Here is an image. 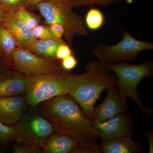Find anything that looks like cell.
Segmentation results:
<instances>
[{
  "mask_svg": "<svg viewBox=\"0 0 153 153\" xmlns=\"http://www.w3.org/2000/svg\"><path fill=\"white\" fill-rule=\"evenodd\" d=\"M0 25L7 28L13 35L19 47L27 49L37 38L33 30L26 27L17 17L14 9L6 12Z\"/></svg>",
  "mask_w": 153,
  "mask_h": 153,
  "instance_id": "obj_11",
  "label": "cell"
},
{
  "mask_svg": "<svg viewBox=\"0 0 153 153\" xmlns=\"http://www.w3.org/2000/svg\"><path fill=\"white\" fill-rule=\"evenodd\" d=\"M14 126L8 125L0 121V144L7 146L15 141Z\"/></svg>",
  "mask_w": 153,
  "mask_h": 153,
  "instance_id": "obj_20",
  "label": "cell"
},
{
  "mask_svg": "<svg viewBox=\"0 0 153 153\" xmlns=\"http://www.w3.org/2000/svg\"><path fill=\"white\" fill-rule=\"evenodd\" d=\"M10 9L9 7L5 5L0 4V23L4 15L8 10Z\"/></svg>",
  "mask_w": 153,
  "mask_h": 153,
  "instance_id": "obj_30",
  "label": "cell"
},
{
  "mask_svg": "<svg viewBox=\"0 0 153 153\" xmlns=\"http://www.w3.org/2000/svg\"><path fill=\"white\" fill-rule=\"evenodd\" d=\"M14 139L18 143L44 149L49 138L55 132L53 126L36 107L25 111L14 126Z\"/></svg>",
  "mask_w": 153,
  "mask_h": 153,
  "instance_id": "obj_7",
  "label": "cell"
},
{
  "mask_svg": "<svg viewBox=\"0 0 153 153\" xmlns=\"http://www.w3.org/2000/svg\"><path fill=\"white\" fill-rule=\"evenodd\" d=\"M106 97L94 110L92 121H105L124 113L128 108L127 98L115 86L108 89Z\"/></svg>",
  "mask_w": 153,
  "mask_h": 153,
  "instance_id": "obj_10",
  "label": "cell"
},
{
  "mask_svg": "<svg viewBox=\"0 0 153 153\" xmlns=\"http://www.w3.org/2000/svg\"><path fill=\"white\" fill-rule=\"evenodd\" d=\"M2 68V63H1V62H0V71L1 70Z\"/></svg>",
  "mask_w": 153,
  "mask_h": 153,
  "instance_id": "obj_32",
  "label": "cell"
},
{
  "mask_svg": "<svg viewBox=\"0 0 153 153\" xmlns=\"http://www.w3.org/2000/svg\"><path fill=\"white\" fill-rule=\"evenodd\" d=\"M121 30L123 38L117 44L108 46L100 43L92 50L97 60L105 66L134 61L140 52L153 49V43L140 41L123 28Z\"/></svg>",
  "mask_w": 153,
  "mask_h": 153,
  "instance_id": "obj_6",
  "label": "cell"
},
{
  "mask_svg": "<svg viewBox=\"0 0 153 153\" xmlns=\"http://www.w3.org/2000/svg\"><path fill=\"white\" fill-rule=\"evenodd\" d=\"M29 82V76L20 72L7 71L0 73V98L24 95Z\"/></svg>",
  "mask_w": 153,
  "mask_h": 153,
  "instance_id": "obj_13",
  "label": "cell"
},
{
  "mask_svg": "<svg viewBox=\"0 0 153 153\" xmlns=\"http://www.w3.org/2000/svg\"><path fill=\"white\" fill-rule=\"evenodd\" d=\"M13 66L19 72L27 76L63 70L60 60L40 57L23 47L16 48L13 53Z\"/></svg>",
  "mask_w": 153,
  "mask_h": 153,
  "instance_id": "obj_8",
  "label": "cell"
},
{
  "mask_svg": "<svg viewBox=\"0 0 153 153\" xmlns=\"http://www.w3.org/2000/svg\"><path fill=\"white\" fill-rule=\"evenodd\" d=\"M122 0H68L72 8L94 5L108 6Z\"/></svg>",
  "mask_w": 153,
  "mask_h": 153,
  "instance_id": "obj_21",
  "label": "cell"
},
{
  "mask_svg": "<svg viewBox=\"0 0 153 153\" xmlns=\"http://www.w3.org/2000/svg\"><path fill=\"white\" fill-rule=\"evenodd\" d=\"M14 10L18 19L27 27L32 30L39 25L40 21L38 17L27 10L25 7L19 8Z\"/></svg>",
  "mask_w": 153,
  "mask_h": 153,
  "instance_id": "obj_19",
  "label": "cell"
},
{
  "mask_svg": "<svg viewBox=\"0 0 153 153\" xmlns=\"http://www.w3.org/2000/svg\"><path fill=\"white\" fill-rule=\"evenodd\" d=\"M18 47V43L13 35L0 25V57L6 64L13 65V54Z\"/></svg>",
  "mask_w": 153,
  "mask_h": 153,
  "instance_id": "obj_16",
  "label": "cell"
},
{
  "mask_svg": "<svg viewBox=\"0 0 153 153\" xmlns=\"http://www.w3.org/2000/svg\"><path fill=\"white\" fill-rule=\"evenodd\" d=\"M84 69L83 74H69L68 94L92 121L96 102L102 91L115 86L116 76L97 60L90 61Z\"/></svg>",
  "mask_w": 153,
  "mask_h": 153,
  "instance_id": "obj_2",
  "label": "cell"
},
{
  "mask_svg": "<svg viewBox=\"0 0 153 153\" xmlns=\"http://www.w3.org/2000/svg\"><path fill=\"white\" fill-rule=\"evenodd\" d=\"M147 137L148 142L149 145V153H153V132L152 131H148L147 134Z\"/></svg>",
  "mask_w": 153,
  "mask_h": 153,
  "instance_id": "obj_29",
  "label": "cell"
},
{
  "mask_svg": "<svg viewBox=\"0 0 153 153\" xmlns=\"http://www.w3.org/2000/svg\"><path fill=\"white\" fill-rule=\"evenodd\" d=\"M46 0H26L27 6H33L38 4L39 3Z\"/></svg>",
  "mask_w": 153,
  "mask_h": 153,
  "instance_id": "obj_31",
  "label": "cell"
},
{
  "mask_svg": "<svg viewBox=\"0 0 153 153\" xmlns=\"http://www.w3.org/2000/svg\"><path fill=\"white\" fill-rule=\"evenodd\" d=\"M73 153H100L99 145L77 143Z\"/></svg>",
  "mask_w": 153,
  "mask_h": 153,
  "instance_id": "obj_24",
  "label": "cell"
},
{
  "mask_svg": "<svg viewBox=\"0 0 153 153\" xmlns=\"http://www.w3.org/2000/svg\"><path fill=\"white\" fill-rule=\"evenodd\" d=\"M37 108L52 124L55 133L70 137L79 143L96 144L92 121L86 117L70 95L55 97L41 102Z\"/></svg>",
  "mask_w": 153,
  "mask_h": 153,
  "instance_id": "obj_1",
  "label": "cell"
},
{
  "mask_svg": "<svg viewBox=\"0 0 153 153\" xmlns=\"http://www.w3.org/2000/svg\"><path fill=\"white\" fill-rule=\"evenodd\" d=\"M116 76L115 87L126 97L135 102L141 111H144L148 117H152V109L147 108L142 104L137 88L141 81L153 76V62L149 60L138 65H131L125 62L110 66H105Z\"/></svg>",
  "mask_w": 153,
  "mask_h": 153,
  "instance_id": "obj_4",
  "label": "cell"
},
{
  "mask_svg": "<svg viewBox=\"0 0 153 153\" xmlns=\"http://www.w3.org/2000/svg\"><path fill=\"white\" fill-rule=\"evenodd\" d=\"M0 152H1V150H0Z\"/></svg>",
  "mask_w": 153,
  "mask_h": 153,
  "instance_id": "obj_33",
  "label": "cell"
},
{
  "mask_svg": "<svg viewBox=\"0 0 153 153\" xmlns=\"http://www.w3.org/2000/svg\"><path fill=\"white\" fill-rule=\"evenodd\" d=\"M34 36L38 39H58L52 33L50 26L38 25L32 29Z\"/></svg>",
  "mask_w": 153,
  "mask_h": 153,
  "instance_id": "obj_23",
  "label": "cell"
},
{
  "mask_svg": "<svg viewBox=\"0 0 153 153\" xmlns=\"http://www.w3.org/2000/svg\"><path fill=\"white\" fill-rule=\"evenodd\" d=\"M72 52L70 49V46L65 42L58 46L55 52V57L58 60H62L72 55Z\"/></svg>",
  "mask_w": 153,
  "mask_h": 153,
  "instance_id": "obj_25",
  "label": "cell"
},
{
  "mask_svg": "<svg viewBox=\"0 0 153 153\" xmlns=\"http://www.w3.org/2000/svg\"><path fill=\"white\" fill-rule=\"evenodd\" d=\"M131 137L126 136L106 141H102L99 145L100 153H141L144 149Z\"/></svg>",
  "mask_w": 153,
  "mask_h": 153,
  "instance_id": "obj_14",
  "label": "cell"
},
{
  "mask_svg": "<svg viewBox=\"0 0 153 153\" xmlns=\"http://www.w3.org/2000/svg\"><path fill=\"white\" fill-rule=\"evenodd\" d=\"M49 26L54 36L58 39H62L64 35V29L63 27L58 24H52Z\"/></svg>",
  "mask_w": 153,
  "mask_h": 153,
  "instance_id": "obj_28",
  "label": "cell"
},
{
  "mask_svg": "<svg viewBox=\"0 0 153 153\" xmlns=\"http://www.w3.org/2000/svg\"><path fill=\"white\" fill-rule=\"evenodd\" d=\"M46 23L61 25L66 44L72 46L74 37L88 35L83 18L72 10L68 0H46L36 5Z\"/></svg>",
  "mask_w": 153,
  "mask_h": 153,
  "instance_id": "obj_3",
  "label": "cell"
},
{
  "mask_svg": "<svg viewBox=\"0 0 153 153\" xmlns=\"http://www.w3.org/2000/svg\"><path fill=\"white\" fill-rule=\"evenodd\" d=\"M77 143L70 137L54 133L43 149L44 153H73Z\"/></svg>",
  "mask_w": 153,
  "mask_h": 153,
  "instance_id": "obj_15",
  "label": "cell"
},
{
  "mask_svg": "<svg viewBox=\"0 0 153 153\" xmlns=\"http://www.w3.org/2000/svg\"><path fill=\"white\" fill-rule=\"evenodd\" d=\"M92 127L97 137L106 141L128 136L135 137L131 114L128 111L104 122L92 121Z\"/></svg>",
  "mask_w": 153,
  "mask_h": 153,
  "instance_id": "obj_9",
  "label": "cell"
},
{
  "mask_svg": "<svg viewBox=\"0 0 153 153\" xmlns=\"http://www.w3.org/2000/svg\"><path fill=\"white\" fill-rule=\"evenodd\" d=\"M84 21L87 29L96 31L100 29L104 25V15L99 9L93 8L88 11Z\"/></svg>",
  "mask_w": 153,
  "mask_h": 153,
  "instance_id": "obj_18",
  "label": "cell"
},
{
  "mask_svg": "<svg viewBox=\"0 0 153 153\" xmlns=\"http://www.w3.org/2000/svg\"><path fill=\"white\" fill-rule=\"evenodd\" d=\"M12 146L13 153H43L41 148L33 145L17 142Z\"/></svg>",
  "mask_w": 153,
  "mask_h": 153,
  "instance_id": "obj_22",
  "label": "cell"
},
{
  "mask_svg": "<svg viewBox=\"0 0 153 153\" xmlns=\"http://www.w3.org/2000/svg\"><path fill=\"white\" fill-rule=\"evenodd\" d=\"M65 42L62 39H37L27 49L40 57L54 58L58 46Z\"/></svg>",
  "mask_w": 153,
  "mask_h": 153,
  "instance_id": "obj_17",
  "label": "cell"
},
{
  "mask_svg": "<svg viewBox=\"0 0 153 153\" xmlns=\"http://www.w3.org/2000/svg\"><path fill=\"white\" fill-rule=\"evenodd\" d=\"M0 4L5 5L10 9H16L27 7L26 0H0Z\"/></svg>",
  "mask_w": 153,
  "mask_h": 153,
  "instance_id": "obj_27",
  "label": "cell"
},
{
  "mask_svg": "<svg viewBox=\"0 0 153 153\" xmlns=\"http://www.w3.org/2000/svg\"><path fill=\"white\" fill-rule=\"evenodd\" d=\"M70 73L64 70L30 75L25 96L28 106L36 107L41 102L55 97L68 94Z\"/></svg>",
  "mask_w": 153,
  "mask_h": 153,
  "instance_id": "obj_5",
  "label": "cell"
},
{
  "mask_svg": "<svg viewBox=\"0 0 153 153\" xmlns=\"http://www.w3.org/2000/svg\"><path fill=\"white\" fill-rule=\"evenodd\" d=\"M28 106L24 95L0 98V121L13 125L20 120Z\"/></svg>",
  "mask_w": 153,
  "mask_h": 153,
  "instance_id": "obj_12",
  "label": "cell"
},
{
  "mask_svg": "<svg viewBox=\"0 0 153 153\" xmlns=\"http://www.w3.org/2000/svg\"><path fill=\"white\" fill-rule=\"evenodd\" d=\"M77 64V61L74 56L71 55L64 58L61 61V66L64 70L70 71L74 69Z\"/></svg>",
  "mask_w": 153,
  "mask_h": 153,
  "instance_id": "obj_26",
  "label": "cell"
}]
</instances>
